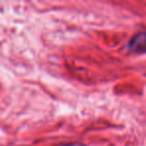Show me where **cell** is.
<instances>
[{
    "label": "cell",
    "mask_w": 146,
    "mask_h": 146,
    "mask_svg": "<svg viewBox=\"0 0 146 146\" xmlns=\"http://www.w3.org/2000/svg\"><path fill=\"white\" fill-rule=\"evenodd\" d=\"M145 43H146V38H145V33L141 32L136 34L135 36H133L130 41L128 42L127 48L131 52H136V53H143L145 51Z\"/></svg>",
    "instance_id": "cell-1"
},
{
    "label": "cell",
    "mask_w": 146,
    "mask_h": 146,
    "mask_svg": "<svg viewBox=\"0 0 146 146\" xmlns=\"http://www.w3.org/2000/svg\"><path fill=\"white\" fill-rule=\"evenodd\" d=\"M56 146H87L86 144L80 143V142H75V143H67V144H61V145Z\"/></svg>",
    "instance_id": "cell-2"
}]
</instances>
